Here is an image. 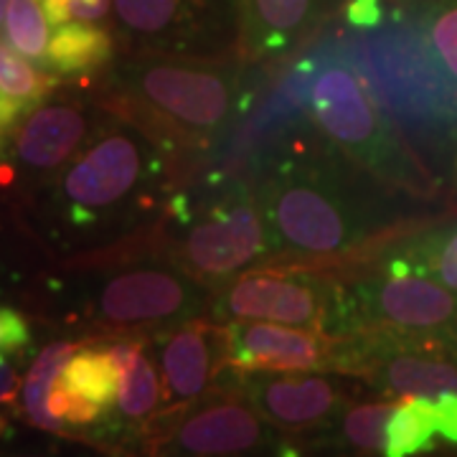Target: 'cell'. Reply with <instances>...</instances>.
<instances>
[{
  "mask_svg": "<svg viewBox=\"0 0 457 457\" xmlns=\"http://www.w3.org/2000/svg\"><path fill=\"white\" fill-rule=\"evenodd\" d=\"M56 87L49 74L36 71L29 62L18 56V51L0 44V89L11 97L23 99L26 104H38Z\"/></svg>",
  "mask_w": 457,
  "mask_h": 457,
  "instance_id": "cell-26",
  "label": "cell"
},
{
  "mask_svg": "<svg viewBox=\"0 0 457 457\" xmlns=\"http://www.w3.org/2000/svg\"><path fill=\"white\" fill-rule=\"evenodd\" d=\"M227 330L228 366L237 374L333 371L338 336L267 320H231Z\"/></svg>",
  "mask_w": 457,
  "mask_h": 457,
  "instance_id": "cell-13",
  "label": "cell"
},
{
  "mask_svg": "<svg viewBox=\"0 0 457 457\" xmlns=\"http://www.w3.org/2000/svg\"><path fill=\"white\" fill-rule=\"evenodd\" d=\"M163 404V381L158 369L145 351L135 359L125 374H120V389H117V411L128 422L150 425Z\"/></svg>",
  "mask_w": 457,
  "mask_h": 457,
  "instance_id": "cell-23",
  "label": "cell"
},
{
  "mask_svg": "<svg viewBox=\"0 0 457 457\" xmlns=\"http://www.w3.org/2000/svg\"><path fill=\"white\" fill-rule=\"evenodd\" d=\"M158 361L163 381L161 411L191 407L231 378L227 326L206 318H186L165 328L158 333Z\"/></svg>",
  "mask_w": 457,
  "mask_h": 457,
  "instance_id": "cell-12",
  "label": "cell"
},
{
  "mask_svg": "<svg viewBox=\"0 0 457 457\" xmlns=\"http://www.w3.org/2000/svg\"><path fill=\"white\" fill-rule=\"evenodd\" d=\"M87 135V117L74 104H46L23 122L16 137L21 163L31 170H54L71 158Z\"/></svg>",
  "mask_w": 457,
  "mask_h": 457,
  "instance_id": "cell-16",
  "label": "cell"
},
{
  "mask_svg": "<svg viewBox=\"0 0 457 457\" xmlns=\"http://www.w3.org/2000/svg\"><path fill=\"white\" fill-rule=\"evenodd\" d=\"M8 5H11V0H0V21H3V13H8Z\"/></svg>",
  "mask_w": 457,
  "mask_h": 457,
  "instance_id": "cell-34",
  "label": "cell"
},
{
  "mask_svg": "<svg viewBox=\"0 0 457 457\" xmlns=\"http://www.w3.org/2000/svg\"><path fill=\"white\" fill-rule=\"evenodd\" d=\"M117 18L128 31L145 38H176L194 29L191 0H114Z\"/></svg>",
  "mask_w": 457,
  "mask_h": 457,
  "instance_id": "cell-20",
  "label": "cell"
},
{
  "mask_svg": "<svg viewBox=\"0 0 457 457\" xmlns=\"http://www.w3.org/2000/svg\"><path fill=\"white\" fill-rule=\"evenodd\" d=\"M49 409L54 411V417H56V420H62L64 425H71V427L95 425L99 417H102V411H107V409L99 407V404H95V402L84 399L82 394L71 392L62 378H56V381H54V386H51Z\"/></svg>",
  "mask_w": 457,
  "mask_h": 457,
  "instance_id": "cell-27",
  "label": "cell"
},
{
  "mask_svg": "<svg viewBox=\"0 0 457 457\" xmlns=\"http://www.w3.org/2000/svg\"><path fill=\"white\" fill-rule=\"evenodd\" d=\"M153 455L249 457L270 442V425L231 378L180 411H161L150 425Z\"/></svg>",
  "mask_w": 457,
  "mask_h": 457,
  "instance_id": "cell-8",
  "label": "cell"
},
{
  "mask_svg": "<svg viewBox=\"0 0 457 457\" xmlns=\"http://www.w3.org/2000/svg\"><path fill=\"white\" fill-rule=\"evenodd\" d=\"M315 74L311 84L312 122L345 161L384 188L432 196L435 180L422 158L381 110L359 71L343 31L312 38Z\"/></svg>",
  "mask_w": 457,
  "mask_h": 457,
  "instance_id": "cell-4",
  "label": "cell"
},
{
  "mask_svg": "<svg viewBox=\"0 0 457 457\" xmlns=\"http://www.w3.org/2000/svg\"><path fill=\"white\" fill-rule=\"evenodd\" d=\"M79 351V345L71 341H56L49 343L38 359L33 361V366L26 374L23 381V411L29 417V422L36 425L38 429H49V432H64L66 425L62 420L54 417V411L49 409V394L54 381L59 378V374L64 371V366L69 359Z\"/></svg>",
  "mask_w": 457,
  "mask_h": 457,
  "instance_id": "cell-18",
  "label": "cell"
},
{
  "mask_svg": "<svg viewBox=\"0 0 457 457\" xmlns=\"http://www.w3.org/2000/svg\"><path fill=\"white\" fill-rule=\"evenodd\" d=\"M257 89L245 59L145 56L117 84L114 110L168 155H209Z\"/></svg>",
  "mask_w": 457,
  "mask_h": 457,
  "instance_id": "cell-2",
  "label": "cell"
},
{
  "mask_svg": "<svg viewBox=\"0 0 457 457\" xmlns=\"http://www.w3.org/2000/svg\"><path fill=\"white\" fill-rule=\"evenodd\" d=\"M31 343V330L26 318L8 305H0V353L13 356Z\"/></svg>",
  "mask_w": 457,
  "mask_h": 457,
  "instance_id": "cell-28",
  "label": "cell"
},
{
  "mask_svg": "<svg viewBox=\"0 0 457 457\" xmlns=\"http://www.w3.org/2000/svg\"><path fill=\"white\" fill-rule=\"evenodd\" d=\"M338 0H239L242 59L260 64L285 56L305 41Z\"/></svg>",
  "mask_w": 457,
  "mask_h": 457,
  "instance_id": "cell-15",
  "label": "cell"
},
{
  "mask_svg": "<svg viewBox=\"0 0 457 457\" xmlns=\"http://www.w3.org/2000/svg\"><path fill=\"white\" fill-rule=\"evenodd\" d=\"M18 389V376L16 369L5 361V356L0 353V404L13 399V394Z\"/></svg>",
  "mask_w": 457,
  "mask_h": 457,
  "instance_id": "cell-32",
  "label": "cell"
},
{
  "mask_svg": "<svg viewBox=\"0 0 457 457\" xmlns=\"http://www.w3.org/2000/svg\"><path fill=\"white\" fill-rule=\"evenodd\" d=\"M112 36L87 23H64L56 26L46 49V64L66 77L97 71L112 59Z\"/></svg>",
  "mask_w": 457,
  "mask_h": 457,
  "instance_id": "cell-17",
  "label": "cell"
},
{
  "mask_svg": "<svg viewBox=\"0 0 457 457\" xmlns=\"http://www.w3.org/2000/svg\"><path fill=\"white\" fill-rule=\"evenodd\" d=\"M21 457H36V455H21Z\"/></svg>",
  "mask_w": 457,
  "mask_h": 457,
  "instance_id": "cell-35",
  "label": "cell"
},
{
  "mask_svg": "<svg viewBox=\"0 0 457 457\" xmlns=\"http://www.w3.org/2000/svg\"><path fill=\"white\" fill-rule=\"evenodd\" d=\"M237 381L262 420L285 435L315 432L330 425L345 407V392L338 381L308 376V371H252L237 374Z\"/></svg>",
  "mask_w": 457,
  "mask_h": 457,
  "instance_id": "cell-14",
  "label": "cell"
},
{
  "mask_svg": "<svg viewBox=\"0 0 457 457\" xmlns=\"http://www.w3.org/2000/svg\"><path fill=\"white\" fill-rule=\"evenodd\" d=\"M338 285L308 267H254L231 278L213 300V320H267L330 333L338 315Z\"/></svg>",
  "mask_w": 457,
  "mask_h": 457,
  "instance_id": "cell-9",
  "label": "cell"
},
{
  "mask_svg": "<svg viewBox=\"0 0 457 457\" xmlns=\"http://www.w3.org/2000/svg\"><path fill=\"white\" fill-rule=\"evenodd\" d=\"M343 38L376 102L417 155L442 158L457 147V87L409 5L374 29H348Z\"/></svg>",
  "mask_w": 457,
  "mask_h": 457,
  "instance_id": "cell-3",
  "label": "cell"
},
{
  "mask_svg": "<svg viewBox=\"0 0 457 457\" xmlns=\"http://www.w3.org/2000/svg\"><path fill=\"white\" fill-rule=\"evenodd\" d=\"M356 330H396L457 336V293L420 272L402 249H386L376 267L338 290L333 336Z\"/></svg>",
  "mask_w": 457,
  "mask_h": 457,
  "instance_id": "cell-5",
  "label": "cell"
},
{
  "mask_svg": "<svg viewBox=\"0 0 457 457\" xmlns=\"http://www.w3.org/2000/svg\"><path fill=\"white\" fill-rule=\"evenodd\" d=\"M435 407L429 396H409L394 409L386 425L384 457H420L435 450Z\"/></svg>",
  "mask_w": 457,
  "mask_h": 457,
  "instance_id": "cell-19",
  "label": "cell"
},
{
  "mask_svg": "<svg viewBox=\"0 0 457 457\" xmlns=\"http://www.w3.org/2000/svg\"><path fill=\"white\" fill-rule=\"evenodd\" d=\"M41 5H44V13H46V21H49V26H64L69 23V0H41Z\"/></svg>",
  "mask_w": 457,
  "mask_h": 457,
  "instance_id": "cell-33",
  "label": "cell"
},
{
  "mask_svg": "<svg viewBox=\"0 0 457 457\" xmlns=\"http://www.w3.org/2000/svg\"><path fill=\"white\" fill-rule=\"evenodd\" d=\"M315 49L305 46L279 71L270 87L257 89L245 114L219 140L209 158L206 183L252 180L300 135L315 128L311 110V84Z\"/></svg>",
  "mask_w": 457,
  "mask_h": 457,
  "instance_id": "cell-6",
  "label": "cell"
},
{
  "mask_svg": "<svg viewBox=\"0 0 457 457\" xmlns=\"http://www.w3.org/2000/svg\"><path fill=\"white\" fill-rule=\"evenodd\" d=\"M71 392L99 407L110 409L117 402L120 371L107 348H79L59 376Z\"/></svg>",
  "mask_w": 457,
  "mask_h": 457,
  "instance_id": "cell-22",
  "label": "cell"
},
{
  "mask_svg": "<svg viewBox=\"0 0 457 457\" xmlns=\"http://www.w3.org/2000/svg\"><path fill=\"white\" fill-rule=\"evenodd\" d=\"M163 150V147H158ZM150 150L145 140L125 130L97 137L74 158L62 179V196L69 221L77 227L97 224L104 213L117 212L143 186L168 168L165 153Z\"/></svg>",
  "mask_w": 457,
  "mask_h": 457,
  "instance_id": "cell-10",
  "label": "cell"
},
{
  "mask_svg": "<svg viewBox=\"0 0 457 457\" xmlns=\"http://www.w3.org/2000/svg\"><path fill=\"white\" fill-rule=\"evenodd\" d=\"M29 107H31V104H26L23 99L11 97V95H5V92L0 89V137L11 130V128H16L21 114L26 112Z\"/></svg>",
  "mask_w": 457,
  "mask_h": 457,
  "instance_id": "cell-31",
  "label": "cell"
},
{
  "mask_svg": "<svg viewBox=\"0 0 457 457\" xmlns=\"http://www.w3.org/2000/svg\"><path fill=\"white\" fill-rule=\"evenodd\" d=\"M5 36L11 46L33 62H46L49 21L38 0H11L5 13Z\"/></svg>",
  "mask_w": 457,
  "mask_h": 457,
  "instance_id": "cell-25",
  "label": "cell"
},
{
  "mask_svg": "<svg viewBox=\"0 0 457 457\" xmlns=\"http://www.w3.org/2000/svg\"><path fill=\"white\" fill-rule=\"evenodd\" d=\"M435 407V422H437V435L442 440L457 445V392L440 394L432 399Z\"/></svg>",
  "mask_w": 457,
  "mask_h": 457,
  "instance_id": "cell-30",
  "label": "cell"
},
{
  "mask_svg": "<svg viewBox=\"0 0 457 457\" xmlns=\"http://www.w3.org/2000/svg\"><path fill=\"white\" fill-rule=\"evenodd\" d=\"M455 341H457V336H455Z\"/></svg>",
  "mask_w": 457,
  "mask_h": 457,
  "instance_id": "cell-36",
  "label": "cell"
},
{
  "mask_svg": "<svg viewBox=\"0 0 457 457\" xmlns=\"http://www.w3.org/2000/svg\"><path fill=\"white\" fill-rule=\"evenodd\" d=\"M445 77L457 87V0H417L409 5Z\"/></svg>",
  "mask_w": 457,
  "mask_h": 457,
  "instance_id": "cell-24",
  "label": "cell"
},
{
  "mask_svg": "<svg viewBox=\"0 0 457 457\" xmlns=\"http://www.w3.org/2000/svg\"><path fill=\"white\" fill-rule=\"evenodd\" d=\"M399 402H351L343 407L338 437L351 457H384L386 425Z\"/></svg>",
  "mask_w": 457,
  "mask_h": 457,
  "instance_id": "cell-21",
  "label": "cell"
},
{
  "mask_svg": "<svg viewBox=\"0 0 457 457\" xmlns=\"http://www.w3.org/2000/svg\"><path fill=\"white\" fill-rule=\"evenodd\" d=\"M206 186L212 188V201L198 219L188 209L180 221L188 224L186 237L170 249V260L206 290H221L246 264L267 257L270 242L249 183L227 180Z\"/></svg>",
  "mask_w": 457,
  "mask_h": 457,
  "instance_id": "cell-7",
  "label": "cell"
},
{
  "mask_svg": "<svg viewBox=\"0 0 457 457\" xmlns=\"http://www.w3.org/2000/svg\"><path fill=\"white\" fill-rule=\"evenodd\" d=\"M206 305V287L183 270L143 267L112 278L97 297V315L104 326L125 336L140 330H165L194 318Z\"/></svg>",
  "mask_w": 457,
  "mask_h": 457,
  "instance_id": "cell-11",
  "label": "cell"
},
{
  "mask_svg": "<svg viewBox=\"0 0 457 457\" xmlns=\"http://www.w3.org/2000/svg\"><path fill=\"white\" fill-rule=\"evenodd\" d=\"M343 18L351 29H374L378 23H384V5L381 0H348Z\"/></svg>",
  "mask_w": 457,
  "mask_h": 457,
  "instance_id": "cell-29",
  "label": "cell"
},
{
  "mask_svg": "<svg viewBox=\"0 0 457 457\" xmlns=\"http://www.w3.org/2000/svg\"><path fill=\"white\" fill-rule=\"evenodd\" d=\"M330 143L300 135L264 165L252 191L267 228L270 252L336 257L366 245L384 209Z\"/></svg>",
  "mask_w": 457,
  "mask_h": 457,
  "instance_id": "cell-1",
  "label": "cell"
}]
</instances>
